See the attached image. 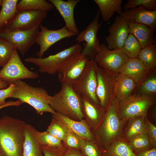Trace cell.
<instances>
[{
  "mask_svg": "<svg viewBox=\"0 0 156 156\" xmlns=\"http://www.w3.org/2000/svg\"><path fill=\"white\" fill-rule=\"evenodd\" d=\"M118 101L115 97L106 108L104 117L98 128L93 132L96 142L103 153L115 141L122 138L127 121L120 117Z\"/></svg>",
  "mask_w": 156,
  "mask_h": 156,
  "instance_id": "obj_1",
  "label": "cell"
},
{
  "mask_svg": "<svg viewBox=\"0 0 156 156\" xmlns=\"http://www.w3.org/2000/svg\"><path fill=\"white\" fill-rule=\"evenodd\" d=\"M26 124L8 116L0 118V156H23Z\"/></svg>",
  "mask_w": 156,
  "mask_h": 156,
  "instance_id": "obj_2",
  "label": "cell"
},
{
  "mask_svg": "<svg viewBox=\"0 0 156 156\" xmlns=\"http://www.w3.org/2000/svg\"><path fill=\"white\" fill-rule=\"evenodd\" d=\"M60 90L52 96L51 108L71 119L80 121L84 119L81 110V96L74 90L71 84L63 83Z\"/></svg>",
  "mask_w": 156,
  "mask_h": 156,
  "instance_id": "obj_3",
  "label": "cell"
},
{
  "mask_svg": "<svg viewBox=\"0 0 156 156\" xmlns=\"http://www.w3.org/2000/svg\"><path fill=\"white\" fill-rule=\"evenodd\" d=\"M14 84L16 88L11 98L18 99L23 103L30 105L40 115L45 112L52 114L56 113L50 107L52 96L49 95L44 89L32 86L21 80L16 81Z\"/></svg>",
  "mask_w": 156,
  "mask_h": 156,
  "instance_id": "obj_4",
  "label": "cell"
},
{
  "mask_svg": "<svg viewBox=\"0 0 156 156\" xmlns=\"http://www.w3.org/2000/svg\"><path fill=\"white\" fill-rule=\"evenodd\" d=\"M156 101L155 96L132 94L125 99L118 101L120 116L126 121L137 116H146L149 109Z\"/></svg>",
  "mask_w": 156,
  "mask_h": 156,
  "instance_id": "obj_5",
  "label": "cell"
},
{
  "mask_svg": "<svg viewBox=\"0 0 156 156\" xmlns=\"http://www.w3.org/2000/svg\"><path fill=\"white\" fill-rule=\"evenodd\" d=\"M82 49L81 46L77 43L44 58L29 57L25 60L37 66L41 73L53 75L57 73L65 61L72 55L81 52Z\"/></svg>",
  "mask_w": 156,
  "mask_h": 156,
  "instance_id": "obj_6",
  "label": "cell"
},
{
  "mask_svg": "<svg viewBox=\"0 0 156 156\" xmlns=\"http://www.w3.org/2000/svg\"><path fill=\"white\" fill-rule=\"evenodd\" d=\"M98 66L93 60H90L80 77L71 85L75 92L80 96H85L100 105L96 94Z\"/></svg>",
  "mask_w": 156,
  "mask_h": 156,
  "instance_id": "obj_7",
  "label": "cell"
},
{
  "mask_svg": "<svg viewBox=\"0 0 156 156\" xmlns=\"http://www.w3.org/2000/svg\"><path fill=\"white\" fill-rule=\"evenodd\" d=\"M128 59L121 49L110 50L102 43L93 60L105 70L116 75Z\"/></svg>",
  "mask_w": 156,
  "mask_h": 156,
  "instance_id": "obj_8",
  "label": "cell"
},
{
  "mask_svg": "<svg viewBox=\"0 0 156 156\" xmlns=\"http://www.w3.org/2000/svg\"><path fill=\"white\" fill-rule=\"evenodd\" d=\"M90 60L81 52L70 57L64 62L57 72L59 81L71 84L75 82L83 73Z\"/></svg>",
  "mask_w": 156,
  "mask_h": 156,
  "instance_id": "obj_9",
  "label": "cell"
},
{
  "mask_svg": "<svg viewBox=\"0 0 156 156\" xmlns=\"http://www.w3.org/2000/svg\"><path fill=\"white\" fill-rule=\"evenodd\" d=\"M39 75L30 71L24 65L16 51L8 62L0 70V79L9 86L23 79H34Z\"/></svg>",
  "mask_w": 156,
  "mask_h": 156,
  "instance_id": "obj_10",
  "label": "cell"
},
{
  "mask_svg": "<svg viewBox=\"0 0 156 156\" xmlns=\"http://www.w3.org/2000/svg\"><path fill=\"white\" fill-rule=\"evenodd\" d=\"M100 13L99 10L93 20L77 35L75 39L78 43L85 42L81 53L90 60H93L100 46L99 40L97 36L98 31L103 23L102 21L99 22Z\"/></svg>",
  "mask_w": 156,
  "mask_h": 156,
  "instance_id": "obj_11",
  "label": "cell"
},
{
  "mask_svg": "<svg viewBox=\"0 0 156 156\" xmlns=\"http://www.w3.org/2000/svg\"><path fill=\"white\" fill-rule=\"evenodd\" d=\"M47 13L40 10L18 11L12 21L2 30L7 31L31 30L40 26L46 18Z\"/></svg>",
  "mask_w": 156,
  "mask_h": 156,
  "instance_id": "obj_12",
  "label": "cell"
},
{
  "mask_svg": "<svg viewBox=\"0 0 156 156\" xmlns=\"http://www.w3.org/2000/svg\"><path fill=\"white\" fill-rule=\"evenodd\" d=\"M116 75L98 66L96 94L100 105L105 109L115 97Z\"/></svg>",
  "mask_w": 156,
  "mask_h": 156,
  "instance_id": "obj_13",
  "label": "cell"
},
{
  "mask_svg": "<svg viewBox=\"0 0 156 156\" xmlns=\"http://www.w3.org/2000/svg\"><path fill=\"white\" fill-rule=\"evenodd\" d=\"M40 26L29 30H16L7 31L0 30V38L8 42L25 55L36 43Z\"/></svg>",
  "mask_w": 156,
  "mask_h": 156,
  "instance_id": "obj_14",
  "label": "cell"
},
{
  "mask_svg": "<svg viewBox=\"0 0 156 156\" xmlns=\"http://www.w3.org/2000/svg\"><path fill=\"white\" fill-rule=\"evenodd\" d=\"M37 36L36 43L40 46L39 51L35 55L39 58L43 57L44 53L52 45L61 40L76 35L64 26L57 30H52L41 25Z\"/></svg>",
  "mask_w": 156,
  "mask_h": 156,
  "instance_id": "obj_15",
  "label": "cell"
},
{
  "mask_svg": "<svg viewBox=\"0 0 156 156\" xmlns=\"http://www.w3.org/2000/svg\"><path fill=\"white\" fill-rule=\"evenodd\" d=\"M108 31L109 35L105 38L108 49H121L129 34L127 21L119 15L117 16Z\"/></svg>",
  "mask_w": 156,
  "mask_h": 156,
  "instance_id": "obj_16",
  "label": "cell"
},
{
  "mask_svg": "<svg viewBox=\"0 0 156 156\" xmlns=\"http://www.w3.org/2000/svg\"><path fill=\"white\" fill-rule=\"evenodd\" d=\"M81 110L84 119L93 132L101 122L106 109L82 96H81Z\"/></svg>",
  "mask_w": 156,
  "mask_h": 156,
  "instance_id": "obj_17",
  "label": "cell"
},
{
  "mask_svg": "<svg viewBox=\"0 0 156 156\" xmlns=\"http://www.w3.org/2000/svg\"><path fill=\"white\" fill-rule=\"evenodd\" d=\"M80 0H49L59 12L65 22L64 27L68 31L76 35L79 33L76 24L74 15L75 8Z\"/></svg>",
  "mask_w": 156,
  "mask_h": 156,
  "instance_id": "obj_18",
  "label": "cell"
},
{
  "mask_svg": "<svg viewBox=\"0 0 156 156\" xmlns=\"http://www.w3.org/2000/svg\"><path fill=\"white\" fill-rule=\"evenodd\" d=\"M52 116L61 121L68 129L85 140L96 142L95 136L84 119L80 121L75 120L57 112L52 114Z\"/></svg>",
  "mask_w": 156,
  "mask_h": 156,
  "instance_id": "obj_19",
  "label": "cell"
},
{
  "mask_svg": "<svg viewBox=\"0 0 156 156\" xmlns=\"http://www.w3.org/2000/svg\"><path fill=\"white\" fill-rule=\"evenodd\" d=\"M119 16L127 21L133 20L136 23L146 25L153 29L156 28V10H148L140 6L122 12Z\"/></svg>",
  "mask_w": 156,
  "mask_h": 156,
  "instance_id": "obj_20",
  "label": "cell"
},
{
  "mask_svg": "<svg viewBox=\"0 0 156 156\" xmlns=\"http://www.w3.org/2000/svg\"><path fill=\"white\" fill-rule=\"evenodd\" d=\"M153 70L147 69L138 58H129L122 67L119 73L125 75L132 79L137 83L138 87Z\"/></svg>",
  "mask_w": 156,
  "mask_h": 156,
  "instance_id": "obj_21",
  "label": "cell"
},
{
  "mask_svg": "<svg viewBox=\"0 0 156 156\" xmlns=\"http://www.w3.org/2000/svg\"><path fill=\"white\" fill-rule=\"evenodd\" d=\"M38 132L33 126L27 124L25 131L23 156H44L41 145L38 139Z\"/></svg>",
  "mask_w": 156,
  "mask_h": 156,
  "instance_id": "obj_22",
  "label": "cell"
},
{
  "mask_svg": "<svg viewBox=\"0 0 156 156\" xmlns=\"http://www.w3.org/2000/svg\"><path fill=\"white\" fill-rule=\"evenodd\" d=\"M129 34L138 40L142 48L153 43L155 29L146 25L138 23L133 20L127 21Z\"/></svg>",
  "mask_w": 156,
  "mask_h": 156,
  "instance_id": "obj_23",
  "label": "cell"
},
{
  "mask_svg": "<svg viewBox=\"0 0 156 156\" xmlns=\"http://www.w3.org/2000/svg\"><path fill=\"white\" fill-rule=\"evenodd\" d=\"M137 86L132 79L121 73L116 75L115 97L118 101L125 99L131 95Z\"/></svg>",
  "mask_w": 156,
  "mask_h": 156,
  "instance_id": "obj_24",
  "label": "cell"
},
{
  "mask_svg": "<svg viewBox=\"0 0 156 156\" xmlns=\"http://www.w3.org/2000/svg\"><path fill=\"white\" fill-rule=\"evenodd\" d=\"M146 116H137L127 121L123 135L122 139L125 141L128 142L146 130Z\"/></svg>",
  "mask_w": 156,
  "mask_h": 156,
  "instance_id": "obj_25",
  "label": "cell"
},
{
  "mask_svg": "<svg viewBox=\"0 0 156 156\" xmlns=\"http://www.w3.org/2000/svg\"><path fill=\"white\" fill-rule=\"evenodd\" d=\"M98 6L103 20L109 21L116 12L119 15L122 12L121 10L122 0H94Z\"/></svg>",
  "mask_w": 156,
  "mask_h": 156,
  "instance_id": "obj_26",
  "label": "cell"
},
{
  "mask_svg": "<svg viewBox=\"0 0 156 156\" xmlns=\"http://www.w3.org/2000/svg\"><path fill=\"white\" fill-rule=\"evenodd\" d=\"M18 0H2L0 11V30L3 29L13 19L18 12Z\"/></svg>",
  "mask_w": 156,
  "mask_h": 156,
  "instance_id": "obj_27",
  "label": "cell"
},
{
  "mask_svg": "<svg viewBox=\"0 0 156 156\" xmlns=\"http://www.w3.org/2000/svg\"><path fill=\"white\" fill-rule=\"evenodd\" d=\"M103 153V156H136L122 138L113 142Z\"/></svg>",
  "mask_w": 156,
  "mask_h": 156,
  "instance_id": "obj_28",
  "label": "cell"
},
{
  "mask_svg": "<svg viewBox=\"0 0 156 156\" xmlns=\"http://www.w3.org/2000/svg\"><path fill=\"white\" fill-rule=\"evenodd\" d=\"M132 94L156 96V69L152 70L142 83L136 88Z\"/></svg>",
  "mask_w": 156,
  "mask_h": 156,
  "instance_id": "obj_29",
  "label": "cell"
},
{
  "mask_svg": "<svg viewBox=\"0 0 156 156\" xmlns=\"http://www.w3.org/2000/svg\"><path fill=\"white\" fill-rule=\"evenodd\" d=\"M138 58L148 70H151L156 69L155 44H149L142 48L139 54Z\"/></svg>",
  "mask_w": 156,
  "mask_h": 156,
  "instance_id": "obj_30",
  "label": "cell"
},
{
  "mask_svg": "<svg viewBox=\"0 0 156 156\" xmlns=\"http://www.w3.org/2000/svg\"><path fill=\"white\" fill-rule=\"evenodd\" d=\"M54 8L52 4L45 0H21L17 5L18 11L40 10L48 12Z\"/></svg>",
  "mask_w": 156,
  "mask_h": 156,
  "instance_id": "obj_31",
  "label": "cell"
},
{
  "mask_svg": "<svg viewBox=\"0 0 156 156\" xmlns=\"http://www.w3.org/2000/svg\"><path fill=\"white\" fill-rule=\"evenodd\" d=\"M127 143L135 154L152 147L150 143L146 130L132 138Z\"/></svg>",
  "mask_w": 156,
  "mask_h": 156,
  "instance_id": "obj_32",
  "label": "cell"
},
{
  "mask_svg": "<svg viewBox=\"0 0 156 156\" xmlns=\"http://www.w3.org/2000/svg\"><path fill=\"white\" fill-rule=\"evenodd\" d=\"M142 47L137 39L129 34L121 49L129 58H137Z\"/></svg>",
  "mask_w": 156,
  "mask_h": 156,
  "instance_id": "obj_33",
  "label": "cell"
},
{
  "mask_svg": "<svg viewBox=\"0 0 156 156\" xmlns=\"http://www.w3.org/2000/svg\"><path fill=\"white\" fill-rule=\"evenodd\" d=\"M68 130V128L62 122L52 118L46 131L63 142L65 139Z\"/></svg>",
  "mask_w": 156,
  "mask_h": 156,
  "instance_id": "obj_34",
  "label": "cell"
},
{
  "mask_svg": "<svg viewBox=\"0 0 156 156\" xmlns=\"http://www.w3.org/2000/svg\"><path fill=\"white\" fill-rule=\"evenodd\" d=\"M16 50V49L12 45L0 38V66L3 67Z\"/></svg>",
  "mask_w": 156,
  "mask_h": 156,
  "instance_id": "obj_35",
  "label": "cell"
},
{
  "mask_svg": "<svg viewBox=\"0 0 156 156\" xmlns=\"http://www.w3.org/2000/svg\"><path fill=\"white\" fill-rule=\"evenodd\" d=\"M38 141L41 146L52 148H58L63 145L62 141L49 133L47 131H38Z\"/></svg>",
  "mask_w": 156,
  "mask_h": 156,
  "instance_id": "obj_36",
  "label": "cell"
},
{
  "mask_svg": "<svg viewBox=\"0 0 156 156\" xmlns=\"http://www.w3.org/2000/svg\"><path fill=\"white\" fill-rule=\"evenodd\" d=\"M85 141L83 139L68 129L65 139L62 142L63 145L67 148L80 151L84 144Z\"/></svg>",
  "mask_w": 156,
  "mask_h": 156,
  "instance_id": "obj_37",
  "label": "cell"
},
{
  "mask_svg": "<svg viewBox=\"0 0 156 156\" xmlns=\"http://www.w3.org/2000/svg\"><path fill=\"white\" fill-rule=\"evenodd\" d=\"M142 6L144 9L149 11L156 10V0H129L124 6L126 10Z\"/></svg>",
  "mask_w": 156,
  "mask_h": 156,
  "instance_id": "obj_38",
  "label": "cell"
},
{
  "mask_svg": "<svg viewBox=\"0 0 156 156\" xmlns=\"http://www.w3.org/2000/svg\"><path fill=\"white\" fill-rule=\"evenodd\" d=\"M80 151L84 156H103L102 151L96 143L89 140H86Z\"/></svg>",
  "mask_w": 156,
  "mask_h": 156,
  "instance_id": "obj_39",
  "label": "cell"
},
{
  "mask_svg": "<svg viewBox=\"0 0 156 156\" xmlns=\"http://www.w3.org/2000/svg\"><path fill=\"white\" fill-rule=\"evenodd\" d=\"M41 148L44 156H63L67 149L64 145L58 148L42 146H41Z\"/></svg>",
  "mask_w": 156,
  "mask_h": 156,
  "instance_id": "obj_40",
  "label": "cell"
},
{
  "mask_svg": "<svg viewBox=\"0 0 156 156\" xmlns=\"http://www.w3.org/2000/svg\"><path fill=\"white\" fill-rule=\"evenodd\" d=\"M146 129L150 143L152 147L156 148V127L146 118Z\"/></svg>",
  "mask_w": 156,
  "mask_h": 156,
  "instance_id": "obj_41",
  "label": "cell"
},
{
  "mask_svg": "<svg viewBox=\"0 0 156 156\" xmlns=\"http://www.w3.org/2000/svg\"><path fill=\"white\" fill-rule=\"evenodd\" d=\"M16 88L15 84H12L9 85L6 88L0 90V106L6 103L5 101L6 99L11 97Z\"/></svg>",
  "mask_w": 156,
  "mask_h": 156,
  "instance_id": "obj_42",
  "label": "cell"
},
{
  "mask_svg": "<svg viewBox=\"0 0 156 156\" xmlns=\"http://www.w3.org/2000/svg\"><path fill=\"white\" fill-rule=\"evenodd\" d=\"M135 155L136 156H156V148L152 147Z\"/></svg>",
  "mask_w": 156,
  "mask_h": 156,
  "instance_id": "obj_43",
  "label": "cell"
},
{
  "mask_svg": "<svg viewBox=\"0 0 156 156\" xmlns=\"http://www.w3.org/2000/svg\"><path fill=\"white\" fill-rule=\"evenodd\" d=\"M63 156H84L80 151L70 148H67Z\"/></svg>",
  "mask_w": 156,
  "mask_h": 156,
  "instance_id": "obj_44",
  "label": "cell"
},
{
  "mask_svg": "<svg viewBox=\"0 0 156 156\" xmlns=\"http://www.w3.org/2000/svg\"><path fill=\"white\" fill-rule=\"evenodd\" d=\"M23 103L19 100H18L16 101L11 100L6 102L4 105L0 106V109L10 106H18L21 105Z\"/></svg>",
  "mask_w": 156,
  "mask_h": 156,
  "instance_id": "obj_45",
  "label": "cell"
},
{
  "mask_svg": "<svg viewBox=\"0 0 156 156\" xmlns=\"http://www.w3.org/2000/svg\"><path fill=\"white\" fill-rule=\"evenodd\" d=\"M8 85L5 82L0 79V90L6 88Z\"/></svg>",
  "mask_w": 156,
  "mask_h": 156,
  "instance_id": "obj_46",
  "label": "cell"
},
{
  "mask_svg": "<svg viewBox=\"0 0 156 156\" xmlns=\"http://www.w3.org/2000/svg\"><path fill=\"white\" fill-rule=\"evenodd\" d=\"M2 4V0H0V11H1V8Z\"/></svg>",
  "mask_w": 156,
  "mask_h": 156,
  "instance_id": "obj_47",
  "label": "cell"
},
{
  "mask_svg": "<svg viewBox=\"0 0 156 156\" xmlns=\"http://www.w3.org/2000/svg\"></svg>",
  "mask_w": 156,
  "mask_h": 156,
  "instance_id": "obj_48",
  "label": "cell"
}]
</instances>
